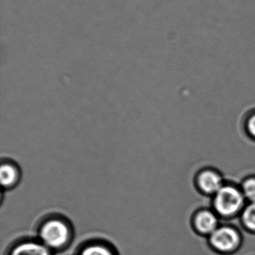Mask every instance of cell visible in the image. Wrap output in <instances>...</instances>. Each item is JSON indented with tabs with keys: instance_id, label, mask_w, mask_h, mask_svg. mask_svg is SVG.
Segmentation results:
<instances>
[{
	"instance_id": "obj_8",
	"label": "cell",
	"mask_w": 255,
	"mask_h": 255,
	"mask_svg": "<svg viewBox=\"0 0 255 255\" xmlns=\"http://www.w3.org/2000/svg\"><path fill=\"white\" fill-rule=\"evenodd\" d=\"M78 255H115L113 250L102 243H91L85 245Z\"/></svg>"
},
{
	"instance_id": "obj_1",
	"label": "cell",
	"mask_w": 255,
	"mask_h": 255,
	"mask_svg": "<svg viewBox=\"0 0 255 255\" xmlns=\"http://www.w3.org/2000/svg\"><path fill=\"white\" fill-rule=\"evenodd\" d=\"M39 241L52 250H60L66 247L72 238L70 225L64 219H47L40 225L38 230Z\"/></svg>"
},
{
	"instance_id": "obj_3",
	"label": "cell",
	"mask_w": 255,
	"mask_h": 255,
	"mask_svg": "<svg viewBox=\"0 0 255 255\" xmlns=\"http://www.w3.org/2000/svg\"><path fill=\"white\" fill-rule=\"evenodd\" d=\"M209 244L217 253L232 255L241 248L242 236L235 228L220 226L209 237Z\"/></svg>"
},
{
	"instance_id": "obj_6",
	"label": "cell",
	"mask_w": 255,
	"mask_h": 255,
	"mask_svg": "<svg viewBox=\"0 0 255 255\" xmlns=\"http://www.w3.org/2000/svg\"><path fill=\"white\" fill-rule=\"evenodd\" d=\"M198 183L200 188L208 194H216L223 187L221 176L212 170L202 172L199 175Z\"/></svg>"
},
{
	"instance_id": "obj_9",
	"label": "cell",
	"mask_w": 255,
	"mask_h": 255,
	"mask_svg": "<svg viewBox=\"0 0 255 255\" xmlns=\"http://www.w3.org/2000/svg\"><path fill=\"white\" fill-rule=\"evenodd\" d=\"M241 221L247 231L255 234V202H251L243 210Z\"/></svg>"
},
{
	"instance_id": "obj_7",
	"label": "cell",
	"mask_w": 255,
	"mask_h": 255,
	"mask_svg": "<svg viewBox=\"0 0 255 255\" xmlns=\"http://www.w3.org/2000/svg\"><path fill=\"white\" fill-rule=\"evenodd\" d=\"M20 178V172L17 166L10 162L1 163L0 168V181L4 189L13 188Z\"/></svg>"
},
{
	"instance_id": "obj_11",
	"label": "cell",
	"mask_w": 255,
	"mask_h": 255,
	"mask_svg": "<svg viewBox=\"0 0 255 255\" xmlns=\"http://www.w3.org/2000/svg\"><path fill=\"white\" fill-rule=\"evenodd\" d=\"M247 127H248V130L250 133L255 137V115L251 117L250 120H249Z\"/></svg>"
},
{
	"instance_id": "obj_4",
	"label": "cell",
	"mask_w": 255,
	"mask_h": 255,
	"mask_svg": "<svg viewBox=\"0 0 255 255\" xmlns=\"http://www.w3.org/2000/svg\"><path fill=\"white\" fill-rule=\"evenodd\" d=\"M219 224L217 214L208 210L199 211L193 220L195 231L199 235L208 238L220 227Z\"/></svg>"
},
{
	"instance_id": "obj_5",
	"label": "cell",
	"mask_w": 255,
	"mask_h": 255,
	"mask_svg": "<svg viewBox=\"0 0 255 255\" xmlns=\"http://www.w3.org/2000/svg\"><path fill=\"white\" fill-rule=\"evenodd\" d=\"M7 255H52V251L39 240H25L13 244Z\"/></svg>"
},
{
	"instance_id": "obj_2",
	"label": "cell",
	"mask_w": 255,
	"mask_h": 255,
	"mask_svg": "<svg viewBox=\"0 0 255 255\" xmlns=\"http://www.w3.org/2000/svg\"><path fill=\"white\" fill-rule=\"evenodd\" d=\"M245 196L242 191L232 186H223L215 194L214 206L217 215L232 218L243 211Z\"/></svg>"
},
{
	"instance_id": "obj_10",
	"label": "cell",
	"mask_w": 255,
	"mask_h": 255,
	"mask_svg": "<svg viewBox=\"0 0 255 255\" xmlns=\"http://www.w3.org/2000/svg\"><path fill=\"white\" fill-rule=\"evenodd\" d=\"M242 192L246 199L255 202V178H249L244 183Z\"/></svg>"
}]
</instances>
